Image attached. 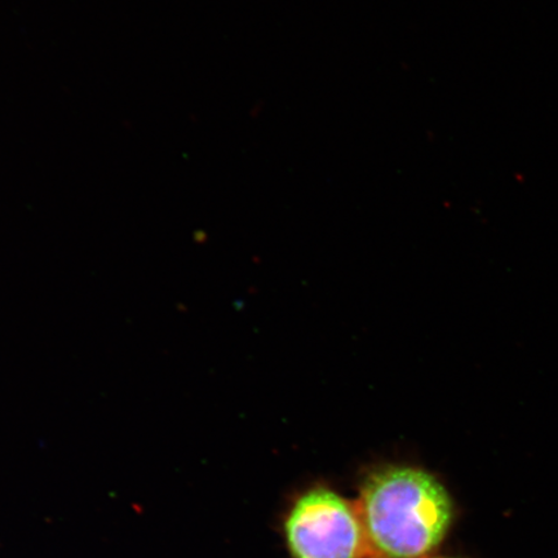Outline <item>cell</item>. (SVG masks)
I'll use <instances>...</instances> for the list:
<instances>
[{
	"instance_id": "1",
	"label": "cell",
	"mask_w": 558,
	"mask_h": 558,
	"mask_svg": "<svg viewBox=\"0 0 558 558\" xmlns=\"http://www.w3.org/2000/svg\"><path fill=\"white\" fill-rule=\"evenodd\" d=\"M359 513L366 547L376 558H423L448 533L452 501L434 474L388 465L368 474Z\"/></svg>"
},
{
	"instance_id": "2",
	"label": "cell",
	"mask_w": 558,
	"mask_h": 558,
	"mask_svg": "<svg viewBox=\"0 0 558 558\" xmlns=\"http://www.w3.org/2000/svg\"><path fill=\"white\" fill-rule=\"evenodd\" d=\"M284 529L294 558H362L367 549L359 509L329 488L302 495Z\"/></svg>"
}]
</instances>
